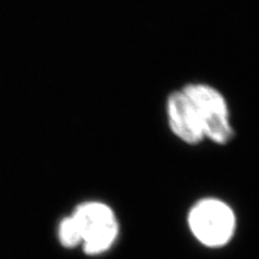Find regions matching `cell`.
Returning <instances> with one entry per match:
<instances>
[{
    "label": "cell",
    "mask_w": 259,
    "mask_h": 259,
    "mask_svg": "<svg viewBox=\"0 0 259 259\" xmlns=\"http://www.w3.org/2000/svg\"><path fill=\"white\" fill-rule=\"evenodd\" d=\"M69 216L78 248L88 257H100L114 247L120 225L114 209L101 200L77 204Z\"/></svg>",
    "instance_id": "cell-1"
},
{
    "label": "cell",
    "mask_w": 259,
    "mask_h": 259,
    "mask_svg": "<svg viewBox=\"0 0 259 259\" xmlns=\"http://www.w3.org/2000/svg\"><path fill=\"white\" fill-rule=\"evenodd\" d=\"M187 226L198 244L210 250H220L234 239L238 219L231 204L216 197H204L190 208Z\"/></svg>",
    "instance_id": "cell-2"
},
{
    "label": "cell",
    "mask_w": 259,
    "mask_h": 259,
    "mask_svg": "<svg viewBox=\"0 0 259 259\" xmlns=\"http://www.w3.org/2000/svg\"><path fill=\"white\" fill-rule=\"evenodd\" d=\"M196 107L204 137L216 144H227L233 137L229 113L223 96L211 87L193 84L184 89Z\"/></svg>",
    "instance_id": "cell-3"
},
{
    "label": "cell",
    "mask_w": 259,
    "mask_h": 259,
    "mask_svg": "<svg viewBox=\"0 0 259 259\" xmlns=\"http://www.w3.org/2000/svg\"><path fill=\"white\" fill-rule=\"evenodd\" d=\"M167 109L169 126L178 138L187 144H198L205 139L198 112L184 90L170 95Z\"/></svg>",
    "instance_id": "cell-4"
}]
</instances>
